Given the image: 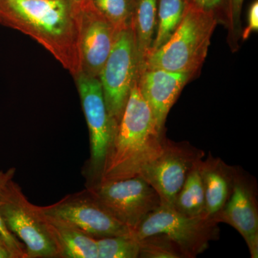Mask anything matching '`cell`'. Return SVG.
I'll use <instances>...</instances> for the list:
<instances>
[{
    "label": "cell",
    "mask_w": 258,
    "mask_h": 258,
    "mask_svg": "<svg viewBox=\"0 0 258 258\" xmlns=\"http://www.w3.org/2000/svg\"><path fill=\"white\" fill-rule=\"evenodd\" d=\"M0 23L36 40L74 77L81 71L78 6L71 0H0Z\"/></svg>",
    "instance_id": "cell-1"
},
{
    "label": "cell",
    "mask_w": 258,
    "mask_h": 258,
    "mask_svg": "<svg viewBox=\"0 0 258 258\" xmlns=\"http://www.w3.org/2000/svg\"><path fill=\"white\" fill-rule=\"evenodd\" d=\"M166 139L136 83L107 154L101 181L139 175L161 154Z\"/></svg>",
    "instance_id": "cell-2"
},
{
    "label": "cell",
    "mask_w": 258,
    "mask_h": 258,
    "mask_svg": "<svg viewBox=\"0 0 258 258\" xmlns=\"http://www.w3.org/2000/svg\"><path fill=\"white\" fill-rule=\"evenodd\" d=\"M217 24L214 12L201 9L191 2L175 32L163 46L149 55L144 70L161 69L192 78L208 55Z\"/></svg>",
    "instance_id": "cell-3"
},
{
    "label": "cell",
    "mask_w": 258,
    "mask_h": 258,
    "mask_svg": "<svg viewBox=\"0 0 258 258\" xmlns=\"http://www.w3.org/2000/svg\"><path fill=\"white\" fill-rule=\"evenodd\" d=\"M0 215L10 233L25 246L27 258H59L40 207L29 201L14 179L2 191Z\"/></svg>",
    "instance_id": "cell-4"
},
{
    "label": "cell",
    "mask_w": 258,
    "mask_h": 258,
    "mask_svg": "<svg viewBox=\"0 0 258 258\" xmlns=\"http://www.w3.org/2000/svg\"><path fill=\"white\" fill-rule=\"evenodd\" d=\"M89 132L90 157L82 174L86 188L101 182L107 154L115 129L107 111L99 79L80 72L74 77Z\"/></svg>",
    "instance_id": "cell-5"
},
{
    "label": "cell",
    "mask_w": 258,
    "mask_h": 258,
    "mask_svg": "<svg viewBox=\"0 0 258 258\" xmlns=\"http://www.w3.org/2000/svg\"><path fill=\"white\" fill-rule=\"evenodd\" d=\"M157 233L167 235L177 244L184 258H195L208 248L210 242L218 240L220 229L213 219L187 216L161 205L133 231L138 240Z\"/></svg>",
    "instance_id": "cell-6"
},
{
    "label": "cell",
    "mask_w": 258,
    "mask_h": 258,
    "mask_svg": "<svg viewBox=\"0 0 258 258\" xmlns=\"http://www.w3.org/2000/svg\"><path fill=\"white\" fill-rule=\"evenodd\" d=\"M138 55L132 27L118 30L100 73L107 111L116 132L134 85L138 82Z\"/></svg>",
    "instance_id": "cell-7"
},
{
    "label": "cell",
    "mask_w": 258,
    "mask_h": 258,
    "mask_svg": "<svg viewBox=\"0 0 258 258\" xmlns=\"http://www.w3.org/2000/svg\"><path fill=\"white\" fill-rule=\"evenodd\" d=\"M86 189L105 210L132 231L161 205L155 189L139 175L101 181Z\"/></svg>",
    "instance_id": "cell-8"
},
{
    "label": "cell",
    "mask_w": 258,
    "mask_h": 258,
    "mask_svg": "<svg viewBox=\"0 0 258 258\" xmlns=\"http://www.w3.org/2000/svg\"><path fill=\"white\" fill-rule=\"evenodd\" d=\"M204 157L205 152L189 142L166 138L161 154L144 166L139 176L155 189L161 205L173 208L190 170Z\"/></svg>",
    "instance_id": "cell-9"
},
{
    "label": "cell",
    "mask_w": 258,
    "mask_h": 258,
    "mask_svg": "<svg viewBox=\"0 0 258 258\" xmlns=\"http://www.w3.org/2000/svg\"><path fill=\"white\" fill-rule=\"evenodd\" d=\"M40 210L45 215L72 224L95 239L133 234L105 210L86 188L66 195L57 203L40 207Z\"/></svg>",
    "instance_id": "cell-10"
},
{
    "label": "cell",
    "mask_w": 258,
    "mask_h": 258,
    "mask_svg": "<svg viewBox=\"0 0 258 258\" xmlns=\"http://www.w3.org/2000/svg\"><path fill=\"white\" fill-rule=\"evenodd\" d=\"M213 220L234 227L245 241L250 257H258L257 181L239 166L230 198Z\"/></svg>",
    "instance_id": "cell-11"
},
{
    "label": "cell",
    "mask_w": 258,
    "mask_h": 258,
    "mask_svg": "<svg viewBox=\"0 0 258 258\" xmlns=\"http://www.w3.org/2000/svg\"><path fill=\"white\" fill-rule=\"evenodd\" d=\"M78 23L80 72L98 78L118 30L87 1L78 6Z\"/></svg>",
    "instance_id": "cell-12"
},
{
    "label": "cell",
    "mask_w": 258,
    "mask_h": 258,
    "mask_svg": "<svg viewBox=\"0 0 258 258\" xmlns=\"http://www.w3.org/2000/svg\"><path fill=\"white\" fill-rule=\"evenodd\" d=\"M191 79L187 74L161 69H145L139 75V91L150 107L160 132H164L168 113Z\"/></svg>",
    "instance_id": "cell-13"
},
{
    "label": "cell",
    "mask_w": 258,
    "mask_h": 258,
    "mask_svg": "<svg viewBox=\"0 0 258 258\" xmlns=\"http://www.w3.org/2000/svg\"><path fill=\"white\" fill-rule=\"evenodd\" d=\"M237 166L226 164L211 153L200 166L205 198V217L213 219L230 198Z\"/></svg>",
    "instance_id": "cell-14"
},
{
    "label": "cell",
    "mask_w": 258,
    "mask_h": 258,
    "mask_svg": "<svg viewBox=\"0 0 258 258\" xmlns=\"http://www.w3.org/2000/svg\"><path fill=\"white\" fill-rule=\"evenodd\" d=\"M43 215L59 258H98L96 239L69 222Z\"/></svg>",
    "instance_id": "cell-15"
},
{
    "label": "cell",
    "mask_w": 258,
    "mask_h": 258,
    "mask_svg": "<svg viewBox=\"0 0 258 258\" xmlns=\"http://www.w3.org/2000/svg\"><path fill=\"white\" fill-rule=\"evenodd\" d=\"M158 0H134L132 28L138 55L139 74L152 52L157 27Z\"/></svg>",
    "instance_id": "cell-16"
},
{
    "label": "cell",
    "mask_w": 258,
    "mask_h": 258,
    "mask_svg": "<svg viewBox=\"0 0 258 258\" xmlns=\"http://www.w3.org/2000/svg\"><path fill=\"white\" fill-rule=\"evenodd\" d=\"M203 159L197 162L190 170L173 208L187 216L205 217V190L200 170Z\"/></svg>",
    "instance_id": "cell-17"
},
{
    "label": "cell",
    "mask_w": 258,
    "mask_h": 258,
    "mask_svg": "<svg viewBox=\"0 0 258 258\" xmlns=\"http://www.w3.org/2000/svg\"><path fill=\"white\" fill-rule=\"evenodd\" d=\"M191 0H158L157 27L152 52L164 45L184 18Z\"/></svg>",
    "instance_id": "cell-18"
},
{
    "label": "cell",
    "mask_w": 258,
    "mask_h": 258,
    "mask_svg": "<svg viewBox=\"0 0 258 258\" xmlns=\"http://www.w3.org/2000/svg\"><path fill=\"white\" fill-rule=\"evenodd\" d=\"M117 30L132 27L134 0H87Z\"/></svg>",
    "instance_id": "cell-19"
},
{
    "label": "cell",
    "mask_w": 258,
    "mask_h": 258,
    "mask_svg": "<svg viewBox=\"0 0 258 258\" xmlns=\"http://www.w3.org/2000/svg\"><path fill=\"white\" fill-rule=\"evenodd\" d=\"M98 258H139V242L132 235L96 239Z\"/></svg>",
    "instance_id": "cell-20"
},
{
    "label": "cell",
    "mask_w": 258,
    "mask_h": 258,
    "mask_svg": "<svg viewBox=\"0 0 258 258\" xmlns=\"http://www.w3.org/2000/svg\"><path fill=\"white\" fill-rule=\"evenodd\" d=\"M139 242V258H184L177 244L164 234L147 236Z\"/></svg>",
    "instance_id": "cell-21"
},
{
    "label": "cell",
    "mask_w": 258,
    "mask_h": 258,
    "mask_svg": "<svg viewBox=\"0 0 258 258\" xmlns=\"http://www.w3.org/2000/svg\"><path fill=\"white\" fill-rule=\"evenodd\" d=\"M244 0H228L227 7V28L228 38L227 41L232 51L237 50L238 42L242 37V23L241 13Z\"/></svg>",
    "instance_id": "cell-22"
},
{
    "label": "cell",
    "mask_w": 258,
    "mask_h": 258,
    "mask_svg": "<svg viewBox=\"0 0 258 258\" xmlns=\"http://www.w3.org/2000/svg\"><path fill=\"white\" fill-rule=\"evenodd\" d=\"M15 174H16V169L15 167L10 168L6 171L0 169V195L5 185L8 184L10 180L14 179ZM0 232L5 236L8 243L18 254L19 258H27L25 246L15 236L8 231L3 221L1 215H0Z\"/></svg>",
    "instance_id": "cell-23"
},
{
    "label": "cell",
    "mask_w": 258,
    "mask_h": 258,
    "mask_svg": "<svg viewBox=\"0 0 258 258\" xmlns=\"http://www.w3.org/2000/svg\"><path fill=\"white\" fill-rule=\"evenodd\" d=\"M258 30V3L254 1L249 7L247 15V26L242 32L243 40L248 38L252 32H257Z\"/></svg>",
    "instance_id": "cell-24"
},
{
    "label": "cell",
    "mask_w": 258,
    "mask_h": 258,
    "mask_svg": "<svg viewBox=\"0 0 258 258\" xmlns=\"http://www.w3.org/2000/svg\"><path fill=\"white\" fill-rule=\"evenodd\" d=\"M0 258H19L18 254L10 245L5 236L0 232Z\"/></svg>",
    "instance_id": "cell-25"
},
{
    "label": "cell",
    "mask_w": 258,
    "mask_h": 258,
    "mask_svg": "<svg viewBox=\"0 0 258 258\" xmlns=\"http://www.w3.org/2000/svg\"><path fill=\"white\" fill-rule=\"evenodd\" d=\"M191 1L201 9L215 13V10L220 7L223 0H191Z\"/></svg>",
    "instance_id": "cell-26"
},
{
    "label": "cell",
    "mask_w": 258,
    "mask_h": 258,
    "mask_svg": "<svg viewBox=\"0 0 258 258\" xmlns=\"http://www.w3.org/2000/svg\"><path fill=\"white\" fill-rule=\"evenodd\" d=\"M74 5H76V6H79V5H82L83 3H86L87 0H71Z\"/></svg>",
    "instance_id": "cell-27"
}]
</instances>
